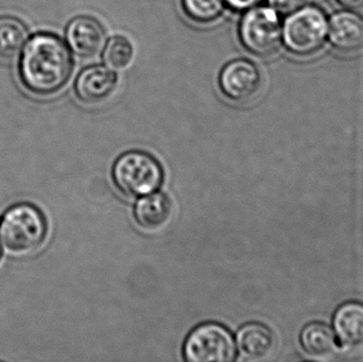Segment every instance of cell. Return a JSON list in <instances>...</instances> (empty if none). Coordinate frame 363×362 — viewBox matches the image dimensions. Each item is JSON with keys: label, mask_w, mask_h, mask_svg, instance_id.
Here are the masks:
<instances>
[{"label": "cell", "mask_w": 363, "mask_h": 362, "mask_svg": "<svg viewBox=\"0 0 363 362\" xmlns=\"http://www.w3.org/2000/svg\"><path fill=\"white\" fill-rule=\"evenodd\" d=\"M74 60L65 43L42 32L27 40L19 60V78L34 95L50 96L61 91L72 77Z\"/></svg>", "instance_id": "6da1fadb"}, {"label": "cell", "mask_w": 363, "mask_h": 362, "mask_svg": "<svg viewBox=\"0 0 363 362\" xmlns=\"http://www.w3.org/2000/svg\"><path fill=\"white\" fill-rule=\"evenodd\" d=\"M46 234L44 215L32 204H15L0 218V242L13 256H27L38 250Z\"/></svg>", "instance_id": "7a4b0ae2"}, {"label": "cell", "mask_w": 363, "mask_h": 362, "mask_svg": "<svg viewBox=\"0 0 363 362\" xmlns=\"http://www.w3.org/2000/svg\"><path fill=\"white\" fill-rule=\"evenodd\" d=\"M113 180L117 188L130 198H142L159 191L164 170L157 159L144 151H129L113 166Z\"/></svg>", "instance_id": "3957f363"}, {"label": "cell", "mask_w": 363, "mask_h": 362, "mask_svg": "<svg viewBox=\"0 0 363 362\" xmlns=\"http://www.w3.org/2000/svg\"><path fill=\"white\" fill-rule=\"evenodd\" d=\"M239 40L243 48L256 57H270L281 43V27L277 11L254 6L245 11L239 25Z\"/></svg>", "instance_id": "277c9868"}, {"label": "cell", "mask_w": 363, "mask_h": 362, "mask_svg": "<svg viewBox=\"0 0 363 362\" xmlns=\"http://www.w3.org/2000/svg\"><path fill=\"white\" fill-rule=\"evenodd\" d=\"M183 356L187 362H232L237 357L236 342L223 325L203 323L186 338Z\"/></svg>", "instance_id": "5b68a950"}, {"label": "cell", "mask_w": 363, "mask_h": 362, "mask_svg": "<svg viewBox=\"0 0 363 362\" xmlns=\"http://www.w3.org/2000/svg\"><path fill=\"white\" fill-rule=\"evenodd\" d=\"M325 16L313 6L296 10L286 18L281 38L288 50L294 55H311L317 52L328 34Z\"/></svg>", "instance_id": "8992f818"}, {"label": "cell", "mask_w": 363, "mask_h": 362, "mask_svg": "<svg viewBox=\"0 0 363 362\" xmlns=\"http://www.w3.org/2000/svg\"><path fill=\"white\" fill-rule=\"evenodd\" d=\"M219 86L230 101L247 103L259 93L262 74L252 62L234 60L220 72Z\"/></svg>", "instance_id": "52a82bcc"}, {"label": "cell", "mask_w": 363, "mask_h": 362, "mask_svg": "<svg viewBox=\"0 0 363 362\" xmlns=\"http://www.w3.org/2000/svg\"><path fill=\"white\" fill-rule=\"evenodd\" d=\"M116 86L115 72L106 65H94L80 72L74 83V93L86 106H98L114 94Z\"/></svg>", "instance_id": "ba28073f"}, {"label": "cell", "mask_w": 363, "mask_h": 362, "mask_svg": "<svg viewBox=\"0 0 363 362\" xmlns=\"http://www.w3.org/2000/svg\"><path fill=\"white\" fill-rule=\"evenodd\" d=\"M68 47L79 57L91 59L101 52L106 44V31L97 19L78 16L66 28Z\"/></svg>", "instance_id": "9c48e42d"}, {"label": "cell", "mask_w": 363, "mask_h": 362, "mask_svg": "<svg viewBox=\"0 0 363 362\" xmlns=\"http://www.w3.org/2000/svg\"><path fill=\"white\" fill-rule=\"evenodd\" d=\"M134 216L142 229L155 233L169 225L174 216V204L168 195L155 191L138 200Z\"/></svg>", "instance_id": "30bf717a"}, {"label": "cell", "mask_w": 363, "mask_h": 362, "mask_svg": "<svg viewBox=\"0 0 363 362\" xmlns=\"http://www.w3.org/2000/svg\"><path fill=\"white\" fill-rule=\"evenodd\" d=\"M330 40L337 50L354 55L363 50V18L351 12H339L330 19Z\"/></svg>", "instance_id": "8fae6325"}, {"label": "cell", "mask_w": 363, "mask_h": 362, "mask_svg": "<svg viewBox=\"0 0 363 362\" xmlns=\"http://www.w3.org/2000/svg\"><path fill=\"white\" fill-rule=\"evenodd\" d=\"M274 335L266 325L258 322L243 325L236 337L239 353L249 361H262L274 349Z\"/></svg>", "instance_id": "7c38bea8"}, {"label": "cell", "mask_w": 363, "mask_h": 362, "mask_svg": "<svg viewBox=\"0 0 363 362\" xmlns=\"http://www.w3.org/2000/svg\"><path fill=\"white\" fill-rule=\"evenodd\" d=\"M334 327L343 346L350 349L363 346V304L347 302L335 312Z\"/></svg>", "instance_id": "4fadbf2b"}, {"label": "cell", "mask_w": 363, "mask_h": 362, "mask_svg": "<svg viewBox=\"0 0 363 362\" xmlns=\"http://www.w3.org/2000/svg\"><path fill=\"white\" fill-rule=\"evenodd\" d=\"M300 340L307 354L315 358H326L336 351V336L325 323H309L301 332Z\"/></svg>", "instance_id": "5bb4252c"}, {"label": "cell", "mask_w": 363, "mask_h": 362, "mask_svg": "<svg viewBox=\"0 0 363 362\" xmlns=\"http://www.w3.org/2000/svg\"><path fill=\"white\" fill-rule=\"evenodd\" d=\"M29 32L16 17H0V57H12L23 50Z\"/></svg>", "instance_id": "9a60e30c"}, {"label": "cell", "mask_w": 363, "mask_h": 362, "mask_svg": "<svg viewBox=\"0 0 363 362\" xmlns=\"http://www.w3.org/2000/svg\"><path fill=\"white\" fill-rule=\"evenodd\" d=\"M134 49L130 40L123 36L110 38L104 50V62L113 72H123L131 65Z\"/></svg>", "instance_id": "2e32d148"}, {"label": "cell", "mask_w": 363, "mask_h": 362, "mask_svg": "<svg viewBox=\"0 0 363 362\" xmlns=\"http://www.w3.org/2000/svg\"><path fill=\"white\" fill-rule=\"evenodd\" d=\"M186 16L201 25L218 21L225 10L223 0H182Z\"/></svg>", "instance_id": "e0dca14e"}, {"label": "cell", "mask_w": 363, "mask_h": 362, "mask_svg": "<svg viewBox=\"0 0 363 362\" xmlns=\"http://www.w3.org/2000/svg\"><path fill=\"white\" fill-rule=\"evenodd\" d=\"M273 10L281 13H291L302 6L304 0H268Z\"/></svg>", "instance_id": "ac0fdd59"}, {"label": "cell", "mask_w": 363, "mask_h": 362, "mask_svg": "<svg viewBox=\"0 0 363 362\" xmlns=\"http://www.w3.org/2000/svg\"><path fill=\"white\" fill-rule=\"evenodd\" d=\"M225 6L236 12H245L250 9L257 6L262 0H223Z\"/></svg>", "instance_id": "d6986e66"}, {"label": "cell", "mask_w": 363, "mask_h": 362, "mask_svg": "<svg viewBox=\"0 0 363 362\" xmlns=\"http://www.w3.org/2000/svg\"><path fill=\"white\" fill-rule=\"evenodd\" d=\"M343 6L354 10H363V0H339Z\"/></svg>", "instance_id": "ffe728a7"}, {"label": "cell", "mask_w": 363, "mask_h": 362, "mask_svg": "<svg viewBox=\"0 0 363 362\" xmlns=\"http://www.w3.org/2000/svg\"><path fill=\"white\" fill-rule=\"evenodd\" d=\"M2 250H4V248H2L1 242H0V259H1L2 256Z\"/></svg>", "instance_id": "44dd1931"}]
</instances>
